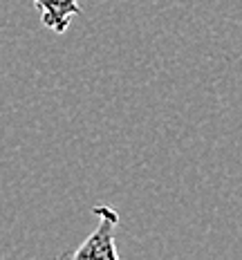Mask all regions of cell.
<instances>
[{
    "mask_svg": "<svg viewBox=\"0 0 242 260\" xmlns=\"http://www.w3.org/2000/svg\"><path fill=\"white\" fill-rule=\"evenodd\" d=\"M92 213L99 218V226L85 238L79 245L77 251L70 253L74 260H92V258H103V260H119V251L115 245V231L119 226V213L112 209L110 204H96Z\"/></svg>",
    "mask_w": 242,
    "mask_h": 260,
    "instance_id": "1",
    "label": "cell"
},
{
    "mask_svg": "<svg viewBox=\"0 0 242 260\" xmlns=\"http://www.w3.org/2000/svg\"><path fill=\"white\" fill-rule=\"evenodd\" d=\"M34 7L39 9L43 25L56 34L67 31L72 18L81 12L79 0H34Z\"/></svg>",
    "mask_w": 242,
    "mask_h": 260,
    "instance_id": "2",
    "label": "cell"
}]
</instances>
